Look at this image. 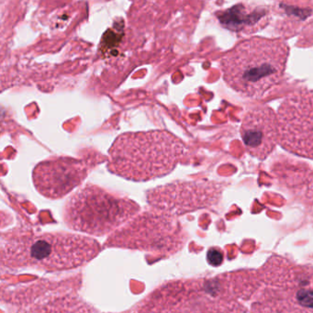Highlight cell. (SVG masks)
Returning <instances> with one entry per match:
<instances>
[{"instance_id":"1","label":"cell","mask_w":313,"mask_h":313,"mask_svg":"<svg viewBox=\"0 0 313 313\" xmlns=\"http://www.w3.org/2000/svg\"><path fill=\"white\" fill-rule=\"evenodd\" d=\"M289 48L282 40L254 37L238 43L224 56V81L247 98H261L283 78Z\"/></svg>"},{"instance_id":"2","label":"cell","mask_w":313,"mask_h":313,"mask_svg":"<svg viewBox=\"0 0 313 313\" xmlns=\"http://www.w3.org/2000/svg\"><path fill=\"white\" fill-rule=\"evenodd\" d=\"M185 151L183 142L165 131L123 133L111 147L108 169L128 180H152L171 173Z\"/></svg>"},{"instance_id":"3","label":"cell","mask_w":313,"mask_h":313,"mask_svg":"<svg viewBox=\"0 0 313 313\" xmlns=\"http://www.w3.org/2000/svg\"><path fill=\"white\" fill-rule=\"evenodd\" d=\"M6 249L7 266L58 271L89 262L99 252V245L80 236L47 233L13 241Z\"/></svg>"},{"instance_id":"4","label":"cell","mask_w":313,"mask_h":313,"mask_svg":"<svg viewBox=\"0 0 313 313\" xmlns=\"http://www.w3.org/2000/svg\"><path fill=\"white\" fill-rule=\"evenodd\" d=\"M137 211V205L132 200L115 197L96 186H86L70 198L65 207V222L73 230L102 235Z\"/></svg>"},{"instance_id":"5","label":"cell","mask_w":313,"mask_h":313,"mask_svg":"<svg viewBox=\"0 0 313 313\" xmlns=\"http://www.w3.org/2000/svg\"><path fill=\"white\" fill-rule=\"evenodd\" d=\"M278 123L279 143L286 150L313 158V93L299 91L285 99Z\"/></svg>"},{"instance_id":"6","label":"cell","mask_w":313,"mask_h":313,"mask_svg":"<svg viewBox=\"0 0 313 313\" xmlns=\"http://www.w3.org/2000/svg\"><path fill=\"white\" fill-rule=\"evenodd\" d=\"M87 168L80 160L60 157L40 163L32 173L35 188L48 198L70 193L86 178Z\"/></svg>"},{"instance_id":"7","label":"cell","mask_w":313,"mask_h":313,"mask_svg":"<svg viewBox=\"0 0 313 313\" xmlns=\"http://www.w3.org/2000/svg\"><path fill=\"white\" fill-rule=\"evenodd\" d=\"M240 132L248 154L264 160L279 142L278 116L270 107H255L245 115Z\"/></svg>"},{"instance_id":"8","label":"cell","mask_w":313,"mask_h":313,"mask_svg":"<svg viewBox=\"0 0 313 313\" xmlns=\"http://www.w3.org/2000/svg\"><path fill=\"white\" fill-rule=\"evenodd\" d=\"M267 16L265 10H249L242 5L228 9L223 15L219 16V21L224 26L231 30H244L245 29H255L259 22Z\"/></svg>"},{"instance_id":"9","label":"cell","mask_w":313,"mask_h":313,"mask_svg":"<svg viewBox=\"0 0 313 313\" xmlns=\"http://www.w3.org/2000/svg\"><path fill=\"white\" fill-rule=\"evenodd\" d=\"M208 259H209V262H210L211 265H213V266H218L219 265L220 263H222V260H223V255H222V253H219L217 250H210V252H209V254H208Z\"/></svg>"}]
</instances>
